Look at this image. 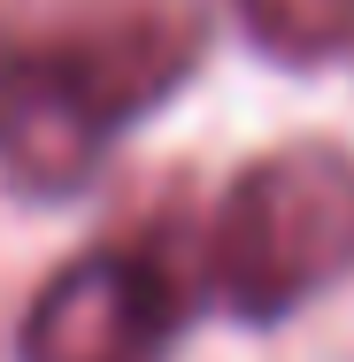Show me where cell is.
<instances>
[{"label": "cell", "mask_w": 354, "mask_h": 362, "mask_svg": "<svg viewBox=\"0 0 354 362\" xmlns=\"http://www.w3.org/2000/svg\"><path fill=\"white\" fill-rule=\"evenodd\" d=\"M208 54L201 0H0V177L77 193Z\"/></svg>", "instance_id": "1"}, {"label": "cell", "mask_w": 354, "mask_h": 362, "mask_svg": "<svg viewBox=\"0 0 354 362\" xmlns=\"http://www.w3.org/2000/svg\"><path fill=\"white\" fill-rule=\"evenodd\" d=\"M354 278V154L324 139L254 154L208 231V286L239 324H278Z\"/></svg>", "instance_id": "2"}, {"label": "cell", "mask_w": 354, "mask_h": 362, "mask_svg": "<svg viewBox=\"0 0 354 362\" xmlns=\"http://www.w3.org/2000/svg\"><path fill=\"white\" fill-rule=\"evenodd\" d=\"M185 316L177 262L154 239L70 255L23 316V362H162Z\"/></svg>", "instance_id": "3"}, {"label": "cell", "mask_w": 354, "mask_h": 362, "mask_svg": "<svg viewBox=\"0 0 354 362\" xmlns=\"http://www.w3.org/2000/svg\"><path fill=\"white\" fill-rule=\"evenodd\" d=\"M247 39L278 62H331L354 47V0H231Z\"/></svg>", "instance_id": "4"}]
</instances>
